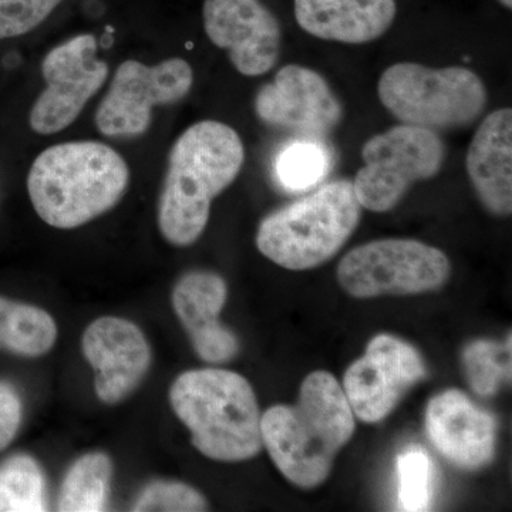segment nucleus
I'll return each mask as SVG.
<instances>
[{
    "instance_id": "obj_26",
    "label": "nucleus",
    "mask_w": 512,
    "mask_h": 512,
    "mask_svg": "<svg viewBox=\"0 0 512 512\" xmlns=\"http://www.w3.org/2000/svg\"><path fill=\"white\" fill-rule=\"evenodd\" d=\"M63 0H0V40L32 32Z\"/></svg>"
},
{
    "instance_id": "obj_11",
    "label": "nucleus",
    "mask_w": 512,
    "mask_h": 512,
    "mask_svg": "<svg viewBox=\"0 0 512 512\" xmlns=\"http://www.w3.org/2000/svg\"><path fill=\"white\" fill-rule=\"evenodd\" d=\"M255 113L266 126L322 141L345 116L343 104L316 70L286 64L256 93Z\"/></svg>"
},
{
    "instance_id": "obj_27",
    "label": "nucleus",
    "mask_w": 512,
    "mask_h": 512,
    "mask_svg": "<svg viewBox=\"0 0 512 512\" xmlns=\"http://www.w3.org/2000/svg\"><path fill=\"white\" fill-rule=\"evenodd\" d=\"M23 404L13 384L0 380V451L15 440L22 424Z\"/></svg>"
},
{
    "instance_id": "obj_2",
    "label": "nucleus",
    "mask_w": 512,
    "mask_h": 512,
    "mask_svg": "<svg viewBox=\"0 0 512 512\" xmlns=\"http://www.w3.org/2000/svg\"><path fill=\"white\" fill-rule=\"evenodd\" d=\"M355 414L338 380L318 370L303 380L295 406L271 407L261 416L262 441L291 483L318 487L355 433Z\"/></svg>"
},
{
    "instance_id": "obj_10",
    "label": "nucleus",
    "mask_w": 512,
    "mask_h": 512,
    "mask_svg": "<svg viewBox=\"0 0 512 512\" xmlns=\"http://www.w3.org/2000/svg\"><path fill=\"white\" fill-rule=\"evenodd\" d=\"M97 40L79 35L47 53L42 63L46 89L30 110L32 130L42 136L74 123L109 76V66L96 57Z\"/></svg>"
},
{
    "instance_id": "obj_8",
    "label": "nucleus",
    "mask_w": 512,
    "mask_h": 512,
    "mask_svg": "<svg viewBox=\"0 0 512 512\" xmlns=\"http://www.w3.org/2000/svg\"><path fill=\"white\" fill-rule=\"evenodd\" d=\"M451 274L447 255L416 239L367 242L343 256L338 281L353 298L436 291Z\"/></svg>"
},
{
    "instance_id": "obj_7",
    "label": "nucleus",
    "mask_w": 512,
    "mask_h": 512,
    "mask_svg": "<svg viewBox=\"0 0 512 512\" xmlns=\"http://www.w3.org/2000/svg\"><path fill=\"white\" fill-rule=\"evenodd\" d=\"M365 165L353 183L357 201L373 212L392 211L414 184L440 174L447 148L437 131L400 123L363 144Z\"/></svg>"
},
{
    "instance_id": "obj_23",
    "label": "nucleus",
    "mask_w": 512,
    "mask_h": 512,
    "mask_svg": "<svg viewBox=\"0 0 512 512\" xmlns=\"http://www.w3.org/2000/svg\"><path fill=\"white\" fill-rule=\"evenodd\" d=\"M328 153L318 140L301 138L279 154L276 174L286 190L299 192L315 187L326 175Z\"/></svg>"
},
{
    "instance_id": "obj_17",
    "label": "nucleus",
    "mask_w": 512,
    "mask_h": 512,
    "mask_svg": "<svg viewBox=\"0 0 512 512\" xmlns=\"http://www.w3.org/2000/svg\"><path fill=\"white\" fill-rule=\"evenodd\" d=\"M466 168L483 207L497 217L512 212V110L488 114L468 146Z\"/></svg>"
},
{
    "instance_id": "obj_4",
    "label": "nucleus",
    "mask_w": 512,
    "mask_h": 512,
    "mask_svg": "<svg viewBox=\"0 0 512 512\" xmlns=\"http://www.w3.org/2000/svg\"><path fill=\"white\" fill-rule=\"evenodd\" d=\"M170 403L202 456L237 463L261 453L264 441L258 402L251 384L238 373L222 369L185 372L171 386Z\"/></svg>"
},
{
    "instance_id": "obj_5",
    "label": "nucleus",
    "mask_w": 512,
    "mask_h": 512,
    "mask_svg": "<svg viewBox=\"0 0 512 512\" xmlns=\"http://www.w3.org/2000/svg\"><path fill=\"white\" fill-rule=\"evenodd\" d=\"M360 217L362 205L352 181H330L264 218L256 232V247L289 271L318 268L348 242Z\"/></svg>"
},
{
    "instance_id": "obj_12",
    "label": "nucleus",
    "mask_w": 512,
    "mask_h": 512,
    "mask_svg": "<svg viewBox=\"0 0 512 512\" xmlns=\"http://www.w3.org/2000/svg\"><path fill=\"white\" fill-rule=\"evenodd\" d=\"M424 376L426 366L413 346L394 336L377 335L367 345L366 355L346 370L343 392L356 417L377 423Z\"/></svg>"
},
{
    "instance_id": "obj_18",
    "label": "nucleus",
    "mask_w": 512,
    "mask_h": 512,
    "mask_svg": "<svg viewBox=\"0 0 512 512\" xmlns=\"http://www.w3.org/2000/svg\"><path fill=\"white\" fill-rule=\"evenodd\" d=\"M396 0H295V18L308 35L365 45L380 39L396 19Z\"/></svg>"
},
{
    "instance_id": "obj_15",
    "label": "nucleus",
    "mask_w": 512,
    "mask_h": 512,
    "mask_svg": "<svg viewBox=\"0 0 512 512\" xmlns=\"http://www.w3.org/2000/svg\"><path fill=\"white\" fill-rule=\"evenodd\" d=\"M426 430L434 447L454 466L478 470L494 458L497 424L460 390H447L430 400Z\"/></svg>"
},
{
    "instance_id": "obj_21",
    "label": "nucleus",
    "mask_w": 512,
    "mask_h": 512,
    "mask_svg": "<svg viewBox=\"0 0 512 512\" xmlns=\"http://www.w3.org/2000/svg\"><path fill=\"white\" fill-rule=\"evenodd\" d=\"M45 474L35 458L13 454L0 463V512L46 511Z\"/></svg>"
},
{
    "instance_id": "obj_3",
    "label": "nucleus",
    "mask_w": 512,
    "mask_h": 512,
    "mask_svg": "<svg viewBox=\"0 0 512 512\" xmlns=\"http://www.w3.org/2000/svg\"><path fill=\"white\" fill-rule=\"evenodd\" d=\"M130 170L114 148L73 141L46 148L30 167L33 208L50 227L74 229L113 210L126 194Z\"/></svg>"
},
{
    "instance_id": "obj_9",
    "label": "nucleus",
    "mask_w": 512,
    "mask_h": 512,
    "mask_svg": "<svg viewBox=\"0 0 512 512\" xmlns=\"http://www.w3.org/2000/svg\"><path fill=\"white\" fill-rule=\"evenodd\" d=\"M194 83L191 64L181 57L156 66L126 60L114 73L97 107V130L107 137L140 136L151 124L153 109L183 100Z\"/></svg>"
},
{
    "instance_id": "obj_25",
    "label": "nucleus",
    "mask_w": 512,
    "mask_h": 512,
    "mask_svg": "<svg viewBox=\"0 0 512 512\" xmlns=\"http://www.w3.org/2000/svg\"><path fill=\"white\" fill-rule=\"evenodd\" d=\"M204 495L178 481H154L148 484L133 505V511L198 512L207 511Z\"/></svg>"
},
{
    "instance_id": "obj_1",
    "label": "nucleus",
    "mask_w": 512,
    "mask_h": 512,
    "mask_svg": "<svg viewBox=\"0 0 512 512\" xmlns=\"http://www.w3.org/2000/svg\"><path fill=\"white\" fill-rule=\"evenodd\" d=\"M244 163L242 138L221 121H198L177 138L158 200V228L168 244L184 248L200 239L212 201L237 180Z\"/></svg>"
},
{
    "instance_id": "obj_28",
    "label": "nucleus",
    "mask_w": 512,
    "mask_h": 512,
    "mask_svg": "<svg viewBox=\"0 0 512 512\" xmlns=\"http://www.w3.org/2000/svg\"><path fill=\"white\" fill-rule=\"evenodd\" d=\"M498 2H500L501 5H503L504 8H507L508 10L512 8V0H498Z\"/></svg>"
},
{
    "instance_id": "obj_22",
    "label": "nucleus",
    "mask_w": 512,
    "mask_h": 512,
    "mask_svg": "<svg viewBox=\"0 0 512 512\" xmlns=\"http://www.w3.org/2000/svg\"><path fill=\"white\" fill-rule=\"evenodd\" d=\"M463 362L471 389L480 396H494L501 384L511 380V336L503 346L490 340L470 343Z\"/></svg>"
},
{
    "instance_id": "obj_19",
    "label": "nucleus",
    "mask_w": 512,
    "mask_h": 512,
    "mask_svg": "<svg viewBox=\"0 0 512 512\" xmlns=\"http://www.w3.org/2000/svg\"><path fill=\"white\" fill-rule=\"evenodd\" d=\"M56 340L57 325L49 312L0 296V349L40 357L52 350Z\"/></svg>"
},
{
    "instance_id": "obj_13",
    "label": "nucleus",
    "mask_w": 512,
    "mask_h": 512,
    "mask_svg": "<svg viewBox=\"0 0 512 512\" xmlns=\"http://www.w3.org/2000/svg\"><path fill=\"white\" fill-rule=\"evenodd\" d=\"M202 18L208 39L242 76H262L278 63L281 25L261 0H205Z\"/></svg>"
},
{
    "instance_id": "obj_14",
    "label": "nucleus",
    "mask_w": 512,
    "mask_h": 512,
    "mask_svg": "<svg viewBox=\"0 0 512 512\" xmlns=\"http://www.w3.org/2000/svg\"><path fill=\"white\" fill-rule=\"evenodd\" d=\"M83 355L96 370L94 389L100 402L119 404L131 396L151 366L146 336L130 320L103 316L84 332Z\"/></svg>"
},
{
    "instance_id": "obj_6",
    "label": "nucleus",
    "mask_w": 512,
    "mask_h": 512,
    "mask_svg": "<svg viewBox=\"0 0 512 512\" xmlns=\"http://www.w3.org/2000/svg\"><path fill=\"white\" fill-rule=\"evenodd\" d=\"M384 109L400 123L453 130L471 126L487 107V87L474 70L463 66L434 67L394 63L377 84Z\"/></svg>"
},
{
    "instance_id": "obj_24",
    "label": "nucleus",
    "mask_w": 512,
    "mask_h": 512,
    "mask_svg": "<svg viewBox=\"0 0 512 512\" xmlns=\"http://www.w3.org/2000/svg\"><path fill=\"white\" fill-rule=\"evenodd\" d=\"M399 503L403 511L429 510L431 461L421 447L406 448L397 458Z\"/></svg>"
},
{
    "instance_id": "obj_16",
    "label": "nucleus",
    "mask_w": 512,
    "mask_h": 512,
    "mask_svg": "<svg viewBox=\"0 0 512 512\" xmlns=\"http://www.w3.org/2000/svg\"><path fill=\"white\" fill-rule=\"evenodd\" d=\"M227 295L224 278L214 272H190L174 286V311L195 352L208 363H227L239 352L237 336L218 320Z\"/></svg>"
},
{
    "instance_id": "obj_20",
    "label": "nucleus",
    "mask_w": 512,
    "mask_h": 512,
    "mask_svg": "<svg viewBox=\"0 0 512 512\" xmlns=\"http://www.w3.org/2000/svg\"><path fill=\"white\" fill-rule=\"evenodd\" d=\"M113 460L106 453L84 454L74 461L60 488L57 511L99 512L109 500Z\"/></svg>"
}]
</instances>
